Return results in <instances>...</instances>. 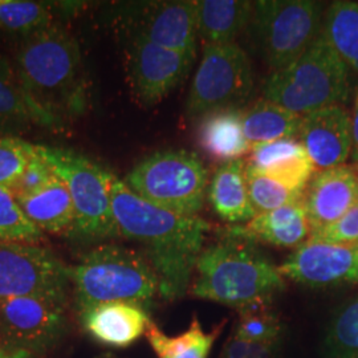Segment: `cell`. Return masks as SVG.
I'll return each instance as SVG.
<instances>
[{
  "label": "cell",
  "mask_w": 358,
  "mask_h": 358,
  "mask_svg": "<svg viewBox=\"0 0 358 358\" xmlns=\"http://www.w3.org/2000/svg\"><path fill=\"white\" fill-rule=\"evenodd\" d=\"M112 205L118 238L141 247L142 254L158 276L159 296L174 301L190 292L192 275L211 229L210 223L145 201L115 174Z\"/></svg>",
  "instance_id": "cell-1"
},
{
  "label": "cell",
  "mask_w": 358,
  "mask_h": 358,
  "mask_svg": "<svg viewBox=\"0 0 358 358\" xmlns=\"http://www.w3.org/2000/svg\"><path fill=\"white\" fill-rule=\"evenodd\" d=\"M13 66L24 90L38 108L62 127L83 115L88 85L76 38L57 24L23 38Z\"/></svg>",
  "instance_id": "cell-2"
},
{
  "label": "cell",
  "mask_w": 358,
  "mask_h": 358,
  "mask_svg": "<svg viewBox=\"0 0 358 358\" xmlns=\"http://www.w3.org/2000/svg\"><path fill=\"white\" fill-rule=\"evenodd\" d=\"M284 287L285 278L279 266L254 242L227 235L202 251L190 294L196 299L243 310L268 306Z\"/></svg>",
  "instance_id": "cell-3"
},
{
  "label": "cell",
  "mask_w": 358,
  "mask_h": 358,
  "mask_svg": "<svg viewBox=\"0 0 358 358\" xmlns=\"http://www.w3.org/2000/svg\"><path fill=\"white\" fill-rule=\"evenodd\" d=\"M78 313L108 303L143 309L159 296V280L141 251L120 244L96 245L69 267Z\"/></svg>",
  "instance_id": "cell-4"
},
{
  "label": "cell",
  "mask_w": 358,
  "mask_h": 358,
  "mask_svg": "<svg viewBox=\"0 0 358 358\" xmlns=\"http://www.w3.org/2000/svg\"><path fill=\"white\" fill-rule=\"evenodd\" d=\"M350 71L322 35L294 63L272 71L262 88L263 99L296 115H306L350 96Z\"/></svg>",
  "instance_id": "cell-5"
},
{
  "label": "cell",
  "mask_w": 358,
  "mask_h": 358,
  "mask_svg": "<svg viewBox=\"0 0 358 358\" xmlns=\"http://www.w3.org/2000/svg\"><path fill=\"white\" fill-rule=\"evenodd\" d=\"M145 201L185 217H198L208 192V171L201 158L183 149L143 158L124 179Z\"/></svg>",
  "instance_id": "cell-6"
},
{
  "label": "cell",
  "mask_w": 358,
  "mask_h": 358,
  "mask_svg": "<svg viewBox=\"0 0 358 358\" xmlns=\"http://www.w3.org/2000/svg\"><path fill=\"white\" fill-rule=\"evenodd\" d=\"M36 149L72 196L76 215L72 234L83 241L118 238L112 205L113 173L68 149L43 145Z\"/></svg>",
  "instance_id": "cell-7"
},
{
  "label": "cell",
  "mask_w": 358,
  "mask_h": 358,
  "mask_svg": "<svg viewBox=\"0 0 358 358\" xmlns=\"http://www.w3.org/2000/svg\"><path fill=\"white\" fill-rule=\"evenodd\" d=\"M327 8L315 0H259L248 29L263 60L279 71L294 63L322 31Z\"/></svg>",
  "instance_id": "cell-8"
},
{
  "label": "cell",
  "mask_w": 358,
  "mask_h": 358,
  "mask_svg": "<svg viewBox=\"0 0 358 358\" xmlns=\"http://www.w3.org/2000/svg\"><path fill=\"white\" fill-rule=\"evenodd\" d=\"M252 90V64L241 45L205 44L186 100V113L202 117L217 109L242 108Z\"/></svg>",
  "instance_id": "cell-9"
},
{
  "label": "cell",
  "mask_w": 358,
  "mask_h": 358,
  "mask_svg": "<svg viewBox=\"0 0 358 358\" xmlns=\"http://www.w3.org/2000/svg\"><path fill=\"white\" fill-rule=\"evenodd\" d=\"M69 267L38 244L0 242V303L15 297L65 299Z\"/></svg>",
  "instance_id": "cell-10"
},
{
  "label": "cell",
  "mask_w": 358,
  "mask_h": 358,
  "mask_svg": "<svg viewBox=\"0 0 358 358\" xmlns=\"http://www.w3.org/2000/svg\"><path fill=\"white\" fill-rule=\"evenodd\" d=\"M66 300L45 296L0 303V337L6 346L41 355L56 345L66 328Z\"/></svg>",
  "instance_id": "cell-11"
},
{
  "label": "cell",
  "mask_w": 358,
  "mask_h": 358,
  "mask_svg": "<svg viewBox=\"0 0 358 358\" xmlns=\"http://www.w3.org/2000/svg\"><path fill=\"white\" fill-rule=\"evenodd\" d=\"M125 62L129 85L138 103L153 106L187 77L194 57L128 35Z\"/></svg>",
  "instance_id": "cell-12"
},
{
  "label": "cell",
  "mask_w": 358,
  "mask_h": 358,
  "mask_svg": "<svg viewBox=\"0 0 358 358\" xmlns=\"http://www.w3.org/2000/svg\"><path fill=\"white\" fill-rule=\"evenodd\" d=\"M128 35L141 36L157 45L196 57V1H152L128 7L122 15Z\"/></svg>",
  "instance_id": "cell-13"
},
{
  "label": "cell",
  "mask_w": 358,
  "mask_h": 358,
  "mask_svg": "<svg viewBox=\"0 0 358 358\" xmlns=\"http://www.w3.org/2000/svg\"><path fill=\"white\" fill-rule=\"evenodd\" d=\"M285 279L321 288L358 284V248L307 243L297 247L279 266Z\"/></svg>",
  "instance_id": "cell-14"
},
{
  "label": "cell",
  "mask_w": 358,
  "mask_h": 358,
  "mask_svg": "<svg viewBox=\"0 0 358 358\" xmlns=\"http://www.w3.org/2000/svg\"><path fill=\"white\" fill-rule=\"evenodd\" d=\"M297 141L315 167L343 166L352 154V115L344 105H332L301 117Z\"/></svg>",
  "instance_id": "cell-15"
},
{
  "label": "cell",
  "mask_w": 358,
  "mask_h": 358,
  "mask_svg": "<svg viewBox=\"0 0 358 358\" xmlns=\"http://www.w3.org/2000/svg\"><path fill=\"white\" fill-rule=\"evenodd\" d=\"M358 201V178L353 166L331 167L313 174L304 190L303 202L310 230L334 223Z\"/></svg>",
  "instance_id": "cell-16"
},
{
  "label": "cell",
  "mask_w": 358,
  "mask_h": 358,
  "mask_svg": "<svg viewBox=\"0 0 358 358\" xmlns=\"http://www.w3.org/2000/svg\"><path fill=\"white\" fill-rule=\"evenodd\" d=\"M310 224L303 199L291 205L256 214L244 224L232 226L227 235L263 242L275 247L294 248L307 243L310 236Z\"/></svg>",
  "instance_id": "cell-17"
},
{
  "label": "cell",
  "mask_w": 358,
  "mask_h": 358,
  "mask_svg": "<svg viewBox=\"0 0 358 358\" xmlns=\"http://www.w3.org/2000/svg\"><path fill=\"white\" fill-rule=\"evenodd\" d=\"M248 165L294 192H304L316 173V167L297 138L252 146Z\"/></svg>",
  "instance_id": "cell-18"
},
{
  "label": "cell",
  "mask_w": 358,
  "mask_h": 358,
  "mask_svg": "<svg viewBox=\"0 0 358 358\" xmlns=\"http://www.w3.org/2000/svg\"><path fill=\"white\" fill-rule=\"evenodd\" d=\"M85 331L103 345L127 348L136 343L152 322L146 309L128 303H108L80 313Z\"/></svg>",
  "instance_id": "cell-19"
},
{
  "label": "cell",
  "mask_w": 358,
  "mask_h": 358,
  "mask_svg": "<svg viewBox=\"0 0 358 358\" xmlns=\"http://www.w3.org/2000/svg\"><path fill=\"white\" fill-rule=\"evenodd\" d=\"M32 125L62 128L32 101L13 64L0 56V137H16Z\"/></svg>",
  "instance_id": "cell-20"
},
{
  "label": "cell",
  "mask_w": 358,
  "mask_h": 358,
  "mask_svg": "<svg viewBox=\"0 0 358 358\" xmlns=\"http://www.w3.org/2000/svg\"><path fill=\"white\" fill-rule=\"evenodd\" d=\"M243 108H223L199 117L196 142L211 159L226 164L251 152L243 131Z\"/></svg>",
  "instance_id": "cell-21"
},
{
  "label": "cell",
  "mask_w": 358,
  "mask_h": 358,
  "mask_svg": "<svg viewBox=\"0 0 358 358\" xmlns=\"http://www.w3.org/2000/svg\"><path fill=\"white\" fill-rule=\"evenodd\" d=\"M243 159L222 164L208 185L207 196L213 210L224 222L239 226L255 217L250 201Z\"/></svg>",
  "instance_id": "cell-22"
},
{
  "label": "cell",
  "mask_w": 358,
  "mask_h": 358,
  "mask_svg": "<svg viewBox=\"0 0 358 358\" xmlns=\"http://www.w3.org/2000/svg\"><path fill=\"white\" fill-rule=\"evenodd\" d=\"M198 34L205 44L222 45L236 43L248 28L254 1L244 0H199Z\"/></svg>",
  "instance_id": "cell-23"
},
{
  "label": "cell",
  "mask_w": 358,
  "mask_h": 358,
  "mask_svg": "<svg viewBox=\"0 0 358 358\" xmlns=\"http://www.w3.org/2000/svg\"><path fill=\"white\" fill-rule=\"evenodd\" d=\"M27 217L38 230L50 234H72L75 206L64 180L55 177L40 192L17 201Z\"/></svg>",
  "instance_id": "cell-24"
},
{
  "label": "cell",
  "mask_w": 358,
  "mask_h": 358,
  "mask_svg": "<svg viewBox=\"0 0 358 358\" xmlns=\"http://www.w3.org/2000/svg\"><path fill=\"white\" fill-rule=\"evenodd\" d=\"M301 117L262 99L243 110L244 137L251 148L266 142L297 138Z\"/></svg>",
  "instance_id": "cell-25"
},
{
  "label": "cell",
  "mask_w": 358,
  "mask_h": 358,
  "mask_svg": "<svg viewBox=\"0 0 358 358\" xmlns=\"http://www.w3.org/2000/svg\"><path fill=\"white\" fill-rule=\"evenodd\" d=\"M321 32L348 69L358 75V1H333L327 7Z\"/></svg>",
  "instance_id": "cell-26"
},
{
  "label": "cell",
  "mask_w": 358,
  "mask_h": 358,
  "mask_svg": "<svg viewBox=\"0 0 358 358\" xmlns=\"http://www.w3.org/2000/svg\"><path fill=\"white\" fill-rule=\"evenodd\" d=\"M220 327L206 332L196 317L192 319L187 331L178 336H167L154 322H150L146 337L158 358H208Z\"/></svg>",
  "instance_id": "cell-27"
},
{
  "label": "cell",
  "mask_w": 358,
  "mask_h": 358,
  "mask_svg": "<svg viewBox=\"0 0 358 358\" xmlns=\"http://www.w3.org/2000/svg\"><path fill=\"white\" fill-rule=\"evenodd\" d=\"M322 345L325 358H358V296L334 312Z\"/></svg>",
  "instance_id": "cell-28"
},
{
  "label": "cell",
  "mask_w": 358,
  "mask_h": 358,
  "mask_svg": "<svg viewBox=\"0 0 358 358\" xmlns=\"http://www.w3.org/2000/svg\"><path fill=\"white\" fill-rule=\"evenodd\" d=\"M53 24L51 6L38 1L0 0V28L31 36Z\"/></svg>",
  "instance_id": "cell-29"
},
{
  "label": "cell",
  "mask_w": 358,
  "mask_h": 358,
  "mask_svg": "<svg viewBox=\"0 0 358 358\" xmlns=\"http://www.w3.org/2000/svg\"><path fill=\"white\" fill-rule=\"evenodd\" d=\"M245 180L250 201L256 214L291 205L301 201L304 196V192L291 190L248 164L245 166Z\"/></svg>",
  "instance_id": "cell-30"
},
{
  "label": "cell",
  "mask_w": 358,
  "mask_h": 358,
  "mask_svg": "<svg viewBox=\"0 0 358 358\" xmlns=\"http://www.w3.org/2000/svg\"><path fill=\"white\" fill-rule=\"evenodd\" d=\"M43 238L44 232L27 217L11 190L0 186V242L38 244Z\"/></svg>",
  "instance_id": "cell-31"
},
{
  "label": "cell",
  "mask_w": 358,
  "mask_h": 358,
  "mask_svg": "<svg viewBox=\"0 0 358 358\" xmlns=\"http://www.w3.org/2000/svg\"><path fill=\"white\" fill-rule=\"evenodd\" d=\"M232 333L254 343L280 344L282 325L279 317L269 310L268 306H256L239 310Z\"/></svg>",
  "instance_id": "cell-32"
},
{
  "label": "cell",
  "mask_w": 358,
  "mask_h": 358,
  "mask_svg": "<svg viewBox=\"0 0 358 358\" xmlns=\"http://www.w3.org/2000/svg\"><path fill=\"white\" fill-rule=\"evenodd\" d=\"M36 154V145L19 137H0V186L10 189Z\"/></svg>",
  "instance_id": "cell-33"
},
{
  "label": "cell",
  "mask_w": 358,
  "mask_h": 358,
  "mask_svg": "<svg viewBox=\"0 0 358 358\" xmlns=\"http://www.w3.org/2000/svg\"><path fill=\"white\" fill-rule=\"evenodd\" d=\"M308 242L358 248V201L332 224L310 232Z\"/></svg>",
  "instance_id": "cell-34"
},
{
  "label": "cell",
  "mask_w": 358,
  "mask_h": 358,
  "mask_svg": "<svg viewBox=\"0 0 358 358\" xmlns=\"http://www.w3.org/2000/svg\"><path fill=\"white\" fill-rule=\"evenodd\" d=\"M55 177V173L48 162L38 153L34 155L26 170L20 174V177L13 182L10 190L13 196L19 201L44 189Z\"/></svg>",
  "instance_id": "cell-35"
},
{
  "label": "cell",
  "mask_w": 358,
  "mask_h": 358,
  "mask_svg": "<svg viewBox=\"0 0 358 358\" xmlns=\"http://www.w3.org/2000/svg\"><path fill=\"white\" fill-rule=\"evenodd\" d=\"M280 344H262L243 340L234 333L227 338L217 358H278Z\"/></svg>",
  "instance_id": "cell-36"
},
{
  "label": "cell",
  "mask_w": 358,
  "mask_h": 358,
  "mask_svg": "<svg viewBox=\"0 0 358 358\" xmlns=\"http://www.w3.org/2000/svg\"><path fill=\"white\" fill-rule=\"evenodd\" d=\"M352 154L350 158L355 164L358 162V85L355 90L353 112H352Z\"/></svg>",
  "instance_id": "cell-37"
},
{
  "label": "cell",
  "mask_w": 358,
  "mask_h": 358,
  "mask_svg": "<svg viewBox=\"0 0 358 358\" xmlns=\"http://www.w3.org/2000/svg\"><path fill=\"white\" fill-rule=\"evenodd\" d=\"M34 356L24 350L13 349L10 346H0V358H32Z\"/></svg>",
  "instance_id": "cell-38"
},
{
  "label": "cell",
  "mask_w": 358,
  "mask_h": 358,
  "mask_svg": "<svg viewBox=\"0 0 358 358\" xmlns=\"http://www.w3.org/2000/svg\"><path fill=\"white\" fill-rule=\"evenodd\" d=\"M355 170H356V174H357V178H358V162L357 164H355Z\"/></svg>",
  "instance_id": "cell-39"
},
{
  "label": "cell",
  "mask_w": 358,
  "mask_h": 358,
  "mask_svg": "<svg viewBox=\"0 0 358 358\" xmlns=\"http://www.w3.org/2000/svg\"><path fill=\"white\" fill-rule=\"evenodd\" d=\"M100 358H112V357H110V356H103V357H100Z\"/></svg>",
  "instance_id": "cell-40"
}]
</instances>
